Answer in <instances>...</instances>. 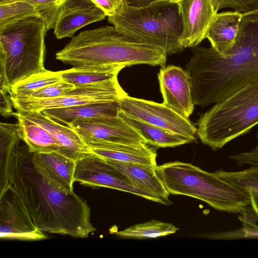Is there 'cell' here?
Listing matches in <instances>:
<instances>
[{
	"label": "cell",
	"mask_w": 258,
	"mask_h": 258,
	"mask_svg": "<svg viewBox=\"0 0 258 258\" xmlns=\"http://www.w3.org/2000/svg\"><path fill=\"white\" fill-rule=\"evenodd\" d=\"M167 56L163 49L138 42L109 25L81 32L55 53L56 59L75 67L146 64L163 68Z\"/></svg>",
	"instance_id": "obj_3"
},
{
	"label": "cell",
	"mask_w": 258,
	"mask_h": 258,
	"mask_svg": "<svg viewBox=\"0 0 258 258\" xmlns=\"http://www.w3.org/2000/svg\"><path fill=\"white\" fill-rule=\"evenodd\" d=\"M63 81L59 71H45L31 75L16 83L11 88L10 94L14 97H25L29 93L48 85Z\"/></svg>",
	"instance_id": "obj_26"
},
{
	"label": "cell",
	"mask_w": 258,
	"mask_h": 258,
	"mask_svg": "<svg viewBox=\"0 0 258 258\" xmlns=\"http://www.w3.org/2000/svg\"><path fill=\"white\" fill-rule=\"evenodd\" d=\"M250 197V205L258 217V192L252 189L246 190Z\"/></svg>",
	"instance_id": "obj_35"
},
{
	"label": "cell",
	"mask_w": 258,
	"mask_h": 258,
	"mask_svg": "<svg viewBox=\"0 0 258 258\" xmlns=\"http://www.w3.org/2000/svg\"><path fill=\"white\" fill-rule=\"evenodd\" d=\"M34 167L59 190L74 191L76 162L58 152L32 153Z\"/></svg>",
	"instance_id": "obj_16"
},
{
	"label": "cell",
	"mask_w": 258,
	"mask_h": 258,
	"mask_svg": "<svg viewBox=\"0 0 258 258\" xmlns=\"http://www.w3.org/2000/svg\"><path fill=\"white\" fill-rule=\"evenodd\" d=\"M85 143L147 144L143 138L119 115L79 119L68 125Z\"/></svg>",
	"instance_id": "obj_11"
},
{
	"label": "cell",
	"mask_w": 258,
	"mask_h": 258,
	"mask_svg": "<svg viewBox=\"0 0 258 258\" xmlns=\"http://www.w3.org/2000/svg\"><path fill=\"white\" fill-rule=\"evenodd\" d=\"M191 48L185 70L194 104L204 107L258 81V14H243L235 42L225 54L211 46Z\"/></svg>",
	"instance_id": "obj_2"
},
{
	"label": "cell",
	"mask_w": 258,
	"mask_h": 258,
	"mask_svg": "<svg viewBox=\"0 0 258 258\" xmlns=\"http://www.w3.org/2000/svg\"><path fill=\"white\" fill-rule=\"evenodd\" d=\"M0 197V238L4 240L37 241L47 236L33 224L10 195Z\"/></svg>",
	"instance_id": "obj_14"
},
{
	"label": "cell",
	"mask_w": 258,
	"mask_h": 258,
	"mask_svg": "<svg viewBox=\"0 0 258 258\" xmlns=\"http://www.w3.org/2000/svg\"><path fill=\"white\" fill-rule=\"evenodd\" d=\"M20 139L0 175V197L9 194L43 232L88 237L96 230L90 208L74 192H63L33 166L32 153Z\"/></svg>",
	"instance_id": "obj_1"
},
{
	"label": "cell",
	"mask_w": 258,
	"mask_h": 258,
	"mask_svg": "<svg viewBox=\"0 0 258 258\" xmlns=\"http://www.w3.org/2000/svg\"><path fill=\"white\" fill-rule=\"evenodd\" d=\"M156 171L169 194L196 198L229 213H240L250 205L247 191L192 164L168 162L157 166Z\"/></svg>",
	"instance_id": "obj_5"
},
{
	"label": "cell",
	"mask_w": 258,
	"mask_h": 258,
	"mask_svg": "<svg viewBox=\"0 0 258 258\" xmlns=\"http://www.w3.org/2000/svg\"><path fill=\"white\" fill-rule=\"evenodd\" d=\"M75 88L76 86L72 84L61 81L39 89L22 97H31L37 99L54 98L61 96Z\"/></svg>",
	"instance_id": "obj_31"
},
{
	"label": "cell",
	"mask_w": 258,
	"mask_h": 258,
	"mask_svg": "<svg viewBox=\"0 0 258 258\" xmlns=\"http://www.w3.org/2000/svg\"><path fill=\"white\" fill-rule=\"evenodd\" d=\"M163 103L188 118L194 110L190 81L185 70L173 65L162 68L158 74Z\"/></svg>",
	"instance_id": "obj_13"
},
{
	"label": "cell",
	"mask_w": 258,
	"mask_h": 258,
	"mask_svg": "<svg viewBox=\"0 0 258 258\" xmlns=\"http://www.w3.org/2000/svg\"><path fill=\"white\" fill-rule=\"evenodd\" d=\"M243 13L237 11L217 12L207 35L211 46L221 54L230 50L236 40Z\"/></svg>",
	"instance_id": "obj_20"
},
{
	"label": "cell",
	"mask_w": 258,
	"mask_h": 258,
	"mask_svg": "<svg viewBox=\"0 0 258 258\" xmlns=\"http://www.w3.org/2000/svg\"><path fill=\"white\" fill-rule=\"evenodd\" d=\"M18 112L50 132L59 144V153L65 156L76 162L90 153L89 149L85 143L69 126L58 123L42 111Z\"/></svg>",
	"instance_id": "obj_17"
},
{
	"label": "cell",
	"mask_w": 258,
	"mask_h": 258,
	"mask_svg": "<svg viewBox=\"0 0 258 258\" xmlns=\"http://www.w3.org/2000/svg\"><path fill=\"white\" fill-rule=\"evenodd\" d=\"M107 15L111 16L116 12L126 2L127 0H91Z\"/></svg>",
	"instance_id": "obj_32"
},
{
	"label": "cell",
	"mask_w": 258,
	"mask_h": 258,
	"mask_svg": "<svg viewBox=\"0 0 258 258\" xmlns=\"http://www.w3.org/2000/svg\"><path fill=\"white\" fill-rule=\"evenodd\" d=\"M119 111L118 101L49 109L42 112L55 120L64 123L68 125L79 119L117 116Z\"/></svg>",
	"instance_id": "obj_21"
},
{
	"label": "cell",
	"mask_w": 258,
	"mask_h": 258,
	"mask_svg": "<svg viewBox=\"0 0 258 258\" xmlns=\"http://www.w3.org/2000/svg\"><path fill=\"white\" fill-rule=\"evenodd\" d=\"M104 160L125 175L139 188L159 198L164 205H171L169 199V193L156 171L157 166Z\"/></svg>",
	"instance_id": "obj_19"
},
{
	"label": "cell",
	"mask_w": 258,
	"mask_h": 258,
	"mask_svg": "<svg viewBox=\"0 0 258 258\" xmlns=\"http://www.w3.org/2000/svg\"><path fill=\"white\" fill-rule=\"evenodd\" d=\"M85 144L90 153L103 159L157 166V154L147 144L130 145L104 142H89Z\"/></svg>",
	"instance_id": "obj_18"
},
{
	"label": "cell",
	"mask_w": 258,
	"mask_h": 258,
	"mask_svg": "<svg viewBox=\"0 0 258 258\" xmlns=\"http://www.w3.org/2000/svg\"><path fill=\"white\" fill-rule=\"evenodd\" d=\"M157 0H127V3L135 6H141Z\"/></svg>",
	"instance_id": "obj_37"
},
{
	"label": "cell",
	"mask_w": 258,
	"mask_h": 258,
	"mask_svg": "<svg viewBox=\"0 0 258 258\" xmlns=\"http://www.w3.org/2000/svg\"><path fill=\"white\" fill-rule=\"evenodd\" d=\"M258 124V81L216 103L197 122V134L214 150L248 133Z\"/></svg>",
	"instance_id": "obj_7"
},
{
	"label": "cell",
	"mask_w": 258,
	"mask_h": 258,
	"mask_svg": "<svg viewBox=\"0 0 258 258\" xmlns=\"http://www.w3.org/2000/svg\"><path fill=\"white\" fill-rule=\"evenodd\" d=\"M215 11L218 12V0H211Z\"/></svg>",
	"instance_id": "obj_38"
},
{
	"label": "cell",
	"mask_w": 258,
	"mask_h": 258,
	"mask_svg": "<svg viewBox=\"0 0 258 258\" xmlns=\"http://www.w3.org/2000/svg\"><path fill=\"white\" fill-rule=\"evenodd\" d=\"M254 14H258V6L251 11L248 12Z\"/></svg>",
	"instance_id": "obj_39"
},
{
	"label": "cell",
	"mask_w": 258,
	"mask_h": 258,
	"mask_svg": "<svg viewBox=\"0 0 258 258\" xmlns=\"http://www.w3.org/2000/svg\"><path fill=\"white\" fill-rule=\"evenodd\" d=\"M12 0H0V4H3L8 3L12 1Z\"/></svg>",
	"instance_id": "obj_40"
},
{
	"label": "cell",
	"mask_w": 258,
	"mask_h": 258,
	"mask_svg": "<svg viewBox=\"0 0 258 258\" xmlns=\"http://www.w3.org/2000/svg\"><path fill=\"white\" fill-rule=\"evenodd\" d=\"M215 174L222 179L245 190L252 189L258 192V167L238 171L217 170Z\"/></svg>",
	"instance_id": "obj_29"
},
{
	"label": "cell",
	"mask_w": 258,
	"mask_h": 258,
	"mask_svg": "<svg viewBox=\"0 0 258 258\" xmlns=\"http://www.w3.org/2000/svg\"><path fill=\"white\" fill-rule=\"evenodd\" d=\"M43 19L32 17L0 28V90L10 92L16 83L45 71Z\"/></svg>",
	"instance_id": "obj_6"
},
{
	"label": "cell",
	"mask_w": 258,
	"mask_h": 258,
	"mask_svg": "<svg viewBox=\"0 0 258 258\" xmlns=\"http://www.w3.org/2000/svg\"><path fill=\"white\" fill-rule=\"evenodd\" d=\"M178 230L171 223L152 220L117 231L115 234L127 238H153L173 234Z\"/></svg>",
	"instance_id": "obj_25"
},
{
	"label": "cell",
	"mask_w": 258,
	"mask_h": 258,
	"mask_svg": "<svg viewBox=\"0 0 258 258\" xmlns=\"http://www.w3.org/2000/svg\"><path fill=\"white\" fill-rule=\"evenodd\" d=\"M63 0H12L23 1L31 5L44 20L47 31L53 28L59 8ZM10 3V2H9Z\"/></svg>",
	"instance_id": "obj_30"
},
{
	"label": "cell",
	"mask_w": 258,
	"mask_h": 258,
	"mask_svg": "<svg viewBox=\"0 0 258 258\" xmlns=\"http://www.w3.org/2000/svg\"><path fill=\"white\" fill-rule=\"evenodd\" d=\"M118 115L149 144L157 148L174 147L191 142L181 135L136 118L119 111Z\"/></svg>",
	"instance_id": "obj_23"
},
{
	"label": "cell",
	"mask_w": 258,
	"mask_h": 258,
	"mask_svg": "<svg viewBox=\"0 0 258 258\" xmlns=\"http://www.w3.org/2000/svg\"><path fill=\"white\" fill-rule=\"evenodd\" d=\"M108 21L118 31L171 55L182 51V26L177 0H157L141 6L125 3Z\"/></svg>",
	"instance_id": "obj_4"
},
{
	"label": "cell",
	"mask_w": 258,
	"mask_h": 258,
	"mask_svg": "<svg viewBox=\"0 0 258 258\" xmlns=\"http://www.w3.org/2000/svg\"><path fill=\"white\" fill-rule=\"evenodd\" d=\"M126 67L121 64L85 66L60 71L63 81L76 86L91 84L117 78L120 71Z\"/></svg>",
	"instance_id": "obj_24"
},
{
	"label": "cell",
	"mask_w": 258,
	"mask_h": 258,
	"mask_svg": "<svg viewBox=\"0 0 258 258\" xmlns=\"http://www.w3.org/2000/svg\"><path fill=\"white\" fill-rule=\"evenodd\" d=\"M74 179L85 186L118 190L164 204L159 198L139 188L115 167L90 153L76 161Z\"/></svg>",
	"instance_id": "obj_9"
},
{
	"label": "cell",
	"mask_w": 258,
	"mask_h": 258,
	"mask_svg": "<svg viewBox=\"0 0 258 258\" xmlns=\"http://www.w3.org/2000/svg\"><path fill=\"white\" fill-rule=\"evenodd\" d=\"M0 28L25 19L41 18L31 5L23 1L0 4Z\"/></svg>",
	"instance_id": "obj_28"
},
{
	"label": "cell",
	"mask_w": 258,
	"mask_h": 258,
	"mask_svg": "<svg viewBox=\"0 0 258 258\" xmlns=\"http://www.w3.org/2000/svg\"><path fill=\"white\" fill-rule=\"evenodd\" d=\"M257 141H258V134H257ZM256 148L258 149V143H257V147Z\"/></svg>",
	"instance_id": "obj_41"
},
{
	"label": "cell",
	"mask_w": 258,
	"mask_h": 258,
	"mask_svg": "<svg viewBox=\"0 0 258 258\" xmlns=\"http://www.w3.org/2000/svg\"><path fill=\"white\" fill-rule=\"evenodd\" d=\"M106 17L91 0H63L53 27L54 34L59 39L72 37L80 28Z\"/></svg>",
	"instance_id": "obj_15"
},
{
	"label": "cell",
	"mask_w": 258,
	"mask_h": 258,
	"mask_svg": "<svg viewBox=\"0 0 258 258\" xmlns=\"http://www.w3.org/2000/svg\"><path fill=\"white\" fill-rule=\"evenodd\" d=\"M120 110L136 118L181 135L191 142L196 140L197 128L188 118L180 115L163 103L129 96L119 101Z\"/></svg>",
	"instance_id": "obj_10"
},
{
	"label": "cell",
	"mask_w": 258,
	"mask_h": 258,
	"mask_svg": "<svg viewBox=\"0 0 258 258\" xmlns=\"http://www.w3.org/2000/svg\"><path fill=\"white\" fill-rule=\"evenodd\" d=\"M248 12L253 10L258 6V0H244Z\"/></svg>",
	"instance_id": "obj_36"
},
{
	"label": "cell",
	"mask_w": 258,
	"mask_h": 258,
	"mask_svg": "<svg viewBox=\"0 0 258 258\" xmlns=\"http://www.w3.org/2000/svg\"><path fill=\"white\" fill-rule=\"evenodd\" d=\"M238 216L242 223L239 229L228 231L211 233L205 237L214 239H237L242 238H258V226L256 222L258 217L252 207L247 206Z\"/></svg>",
	"instance_id": "obj_27"
},
{
	"label": "cell",
	"mask_w": 258,
	"mask_h": 258,
	"mask_svg": "<svg viewBox=\"0 0 258 258\" xmlns=\"http://www.w3.org/2000/svg\"><path fill=\"white\" fill-rule=\"evenodd\" d=\"M126 94L117 78L102 82L76 86L71 91L54 98L11 97L13 107L17 111L26 112L96 103L118 102Z\"/></svg>",
	"instance_id": "obj_8"
},
{
	"label": "cell",
	"mask_w": 258,
	"mask_h": 258,
	"mask_svg": "<svg viewBox=\"0 0 258 258\" xmlns=\"http://www.w3.org/2000/svg\"><path fill=\"white\" fill-rule=\"evenodd\" d=\"M13 116L18 120L19 135L30 153L59 152V144L50 132L18 112H14Z\"/></svg>",
	"instance_id": "obj_22"
},
{
	"label": "cell",
	"mask_w": 258,
	"mask_h": 258,
	"mask_svg": "<svg viewBox=\"0 0 258 258\" xmlns=\"http://www.w3.org/2000/svg\"><path fill=\"white\" fill-rule=\"evenodd\" d=\"M182 21L180 43L192 47L206 38L210 24L217 13L211 0H177Z\"/></svg>",
	"instance_id": "obj_12"
},
{
	"label": "cell",
	"mask_w": 258,
	"mask_h": 258,
	"mask_svg": "<svg viewBox=\"0 0 258 258\" xmlns=\"http://www.w3.org/2000/svg\"><path fill=\"white\" fill-rule=\"evenodd\" d=\"M224 8H231L243 14L248 12L244 0H218V12Z\"/></svg>",
	"instance_id": "obj_34"
},
{
	"label": "cell",
	"mask_w": 258,
	"mask_h": 258,
	"mask_svg": "<svg viewBox=\"0 0 258 258\" xmlns=\"http://www.w3.org/2000/svg\"><path fill=\"white\" fill-rule=\"evenodd\" d=\"M0 112L2 116L8 117L13 115V103L10 93L0 90Z\"/></svg>",
	"instance_id": "obj_33"
}]
</instances>
